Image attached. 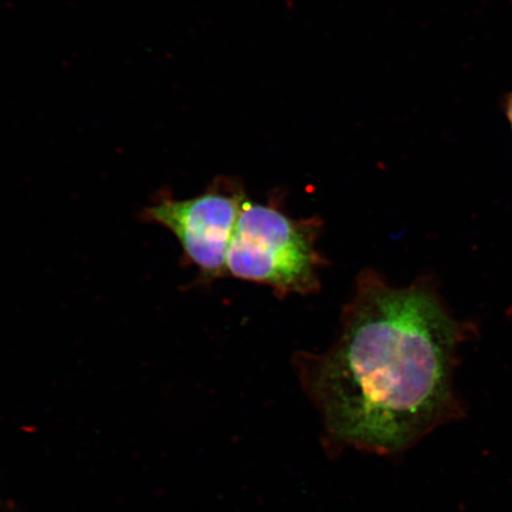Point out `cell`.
I'll list each match as a JSON object with an SVG mask.
<instances>
[{"instance_id": "4", "label": "cell", "mask_w": 512, "mask_h": 512, "mask_svg": "<svg viewBox=\"0 0 512 512\" xmlns=\"http://www.w3.org/2000/svg\"><path fill=\"white\" fill-rule=\"evenodd\" d=\"M503 110L505 114V118H507L508 123L511 127L512 131V91L507 94L504 98L503 102Z\"/></svg>"}, {"instance_id": "3", "label": "cell", "mask_w": 512, "mask_h": 512, "mask_svg": "<svg viewBox=\"0 0 512 512\" xmlns=\"http://www.w3.org/2000/svg\"><path fill=\"white\" fill-rule=\"evenodd\" d=\"M246 198L239 182L219 179L187 200L162 197L144 210L143 217L168 229L201 279L213 281L227 275L229 246Z\"/></svg>"}, {"instance_id": "2", "label": "cell", "mask_w": 512, "mask_h": 512, "mask_svg": "<svg viewBox=\"0 0 512 512\" xmlns=\"http://www.w3.org/2000/svg\"><path fill=\"white\" fill-rule=\"evenodd\" d=\"M318 219H293L270 204L246 198L227 255V275L270 286L278 297L320 287L323 256Z\"/></svg>"}, {"instance_id": "1", "label": "cell", "mask_w": 512, "mask_h": 512, "mask_svg": "<svg viewBox=\"0 0 512 512\" xmlns=\"http://www.w3.org/2000/svg\"><path fill=\"white\" fill-rule=\"evenodd\" d=\"M460 341L462 330L427 281L396 287L363 271L335 343L294 356L326 445L395 456L462 416L452 387Z\"/></svg>"}]
</instances>
